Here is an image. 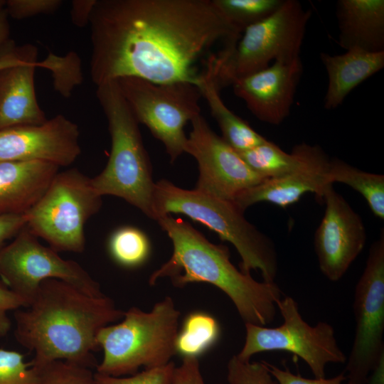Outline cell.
<instances>
[{
	"label": "cell",
	"instance_id": "f1b7e54d",
	"mask_svg": "<svg viewBox=\"0 0 384 384\" xmlns=\"http://www.w3.org/2000/svg\"><path fill=\"white\" fill-rule=\"evenodd\" d=\"M38 372L37 384H99L91 368L63 361L33 367Z\"/></svg>",
	"mask_w": 384,
	"mask_h": 384
},
{
	"label": "cell",
	"instance_id": "8992f818",
	"mask_svg": "<svg viewBox=\"0 0 384 384\" xmlns=\"http://www.w3.org/2000/svg\"><path fill=\"white\" fill-rule=\"evenodd\" d=\"M180 315L169 296L149 311L136 306L124 311L121 322L103 327L97 334L103 358L96 373L114 377L132 375L141 367L150 369L171 362L176 354Z\"/></svg>",
	"mask_w": 384,
	"mask_h": 384
},
{
	"label": "cell",
	"instance_id": "30bf717a",
	"mask_svg": "<svg viewBox=\"0 0 384 384\" xmlns=\"http://www.w3.org/2000/svg\"><path fill=\"white\" fill-rule=\"evenodd\" d=\"M283 319L277 327L245 324V339L235 355L241 361H250L252 356L283 351L299 356L309 367L315 378H326L329 363H345L346 356L341 349L333 326L326 321L311 326L302 318L297 302L286 296L277 303Z\"/></svg>",
	"mask_w": 384,
	"mask_h": 384
},
{
	"label": "cell",
	"instance_id": "52a82bcc",
	"mask_svg": "<svg viewBox=\"0 0 384 384\" xmlns=\"http://www.w3.org/2000/svg\"><path fill=\"white\" fill-rule=\"evenodd\" d=\"M311 10L297 0L282 4L264 20L247 27L233 48H223L208 61L212 78L220 89L269 66L274 60L299 56Z\"/></svg>",
	"mask_w": 384,
	"mask_h": 384
},
{
	"label": "cell",
	"instance_id": "4dcf8cb0",
	"mask_svg": "<svg viewBox=\"0 0 384 384\" xmlns=\"http://www.w3.org/2000/svg\"><path fill=\"white\" fill-rule=\"evenodd\" d=\"M229 384H278L269 372L264 361L245 362L234 355L227 364Z\"/></svg>",
	"mask_w": 384,
	"mask_h": 384
},
{
	"label": "cell",
	"instance_id": "2e32d148",
	"mask_svg": "<svg viewBox=\"0 0 384 384\" xmlns=\"http://www.w3.org/2000/svg\"><path fill=\"white\" fill-rule=\"evenodd\" d=\"M302 73L300 57L276 60L262 70L234 81L233 92L258 119L279 125L289 115Z\"/></svg>",
	"mask_w": 384,
	"mask_h": 384
},
{
	"label": "cell",
	"instance_id": "7402d4cb",
	"mask_svg": "<svg viewBox=\"0 0 384 384\" xmlns=\"http://www.w3.org/2000/svg\"><path fill=\"white\" fill-rule=\"evenodd\" d=\"M198 87L220 129L221 137L233 149L238 152H242L267 140L225 105L220 97V89L206 67L202 70Z\"/></svg>",
	"mask_w": 384,
	"mask_h": 384
},
{
	"label": "cell",
	"instance_id": "d590c367",
	"mask_svg": "<svg viewBox=\"0 0 384 384\" xmlns=\"http://www.w3.org/2000/svg\"><path fill=\"white\" fill-rule=\"evenodd\" d=\"M172 384H206L201 372L198 358H183L181 365L175 367Z\"/></svg>",
	"mask_w": 384,
	"mask_h": 384
},
{
	"label": "cell",
	"instance_id": "f546056e",
	"mask_svg": "<svg viewBox=\"0 0 384 384\" xmlns=\"http://www.w3.org/2000/svg\"><path fill=\"white\" fill-rule=\"evenodd\" d=\"M37 370L15 351L0 348V384H37Z\"/></svg>",
	"mask_w": 384,
	"mask_h": 384
},
{
	"label": "cell",
	"instance_id": "7a4b0ae2",
	"mask_svg": "<svg viewBox=\"0 0 384 384\" xmlns=\"http://www.w3.org/2000/svg\"><path fill=\"white\" fill-rule=\"evenodd\" d=\"M124 311L103 295L90 296L57 279L42 282L29 305L14 316L18 343L34 353L32 367L63 361L96 368L99 331L122 319Z\"/></svg>",
	"mask_w": 384,
	"mask_h": 384
},
{
	"label": "cell",
	"instance_id": "e575fe53",
	"mask_svg": "<svg viewBox=\"0 0 384 384\" xmlns=\"http://www.w3.org/2000/svg\"><path fill=\"white\" fill-rule=\"evenodd\" d=\"M26 306V302L0 279V337L7 335L11 328L8 312Z\"/></svg>",
	"mask_w": 384,
	"mask_h": 384
},
{
	"label": "cell",
	"instance_id": "74e56055",
	"mask_svg": "<svg viewBox=\"0 0 384 384\" xmlns=\"http://www.w3.org/2000/svg\"><path fill=\"white\" fill-rule=\"evenodd\" d=\"M26 225L25 214L0 215V249L15 237Z\"/></svg>",
	"mask_w": 384,
	"mask_h": 384
},
{
	"label": "cell",
	"instance_id": "4316f807",
	"mask_svg": "<svg viewBox=\"0 0 384 384\" xmlns=\"http://www.w3.org/2000/svg\"><path fill=\"white\" fill-rule=\"evenodd\" d=\"M225 21L240 35L273 14L284 0H213Z\"/></svg>",
	"mask_w": 384,
	"mask_h": 384
},
{
	"label": "cell",
	"instance_id": "44dd1931",
	"mask_svg": "<svg viewBox=\"0 0 384 384\" xmlns=\"http://www.w3.org/2000/svg\"><path fill=\"white\" fill-rule=\"evenodd\" d=\"M320 59L328 75L324 107L334 110L356 87L384 67V50L368 52L352 48L340 55L321 53Z\"/></svg>",
	"mask_w": 384,
	"mask_h": 384
},
{
	"label": "cell",
	"instance_id": "d6a6232c",
	"mask_svg": "<svg viewBox=\"0 0 384 384\" xmlns=\"http://www.w3.org/2000/svg\"><path fill=\"white\" fill-rule=\"evenodd\" d=\"M63 2L61 0H7L4 9L9 17L22 20L53 14L60 8Z\"/></svg>",
	"mask_w": 384,
	"mask_h": 384
},
{
	"label": "cell",
	"instance_id": "9a60e30c",
	"mask_svg": "<svg viewBox=\"0 0 384 384\" xmlns=\"http://www.w3.org/2000/svg\"><path fill=\"white\" fill-rule=\"evenodd\" d=\"M81 153L78 126L62 114L41 124L0 130V161L73 164Z\"/></svg>",
	"mask_w": 384,
	"mask_h": 384
},
{
	"label": "cell",
	"instance_id": "e0dca14e",
	"mask_svg": "<svg viewBox=\"0 0 384 384\" xmlns=\"http://www.w3.org/2000/svg\"><path fill=\"white\" fill-rule=\"evenodd\" d=\"M301 162L294 171L267 178L238 194L232 201L242 211L250 206L267 202L282 208L297 203L306 193H314L321 199L327 183L326 176L330 158L318 145L298 144Z\"/></svg>",
	"mask_w": 384,
	"mask_h": 384
},
{
	"label": "cell",
	"instance_id": "4fadbf2b",
	"mask_svg": "<svg viewBox=\"0 0 384 384\" xmlns=\"http://www.w3.org/2000/svg\"><path fill=\"white\" fill-rule=\"evenodd\" d=\"M191 123L185 153L198 163L196 190L232 201L241 192L267 179L254 171L237 151L215 134L201 114Z\"/></svg>",
	"mask_w": 384,
	"mask_h": 384
},
{
	"label": "cell",
	"instance_id": "d4e9b609",
	"mask_svg": "<svg viewBox=\"0 0 384 384\" xmlns=\"http://www.w3.org/2000/svg\"><path fill=\"white\" fill-rule=\"evenodd\" d=\"M238 154L254 171L265 178L288 174L296 169L301 162L298 144L289 154L269 140Z\"/></svg>",
	"mask_w": 384,
	"mask_h": 384
},
{
	"label": "cell",
	"instance_id": "f35d334b",
	"mask_svg": "<svg viewBox=\"0 0 384 384\" xmlns=\"http://www.w3.org/2000/svg\"><path fill=\"white\" fill-rule=\"evenodd\" d=\"M96 0H73L71 2L70 18L77 27L82 28L89 24L90 18Z\"/></svg>",
	"mask_w": 384,
	"mask_h": 384
},
{
	"label": "cell",
	"instance_id": "8fae6325",
	"mask_svg": "<svg viewBox=\"0 0 384 384\" xmlns=\"http://www.w3.org/2000/svg\"><path fill=\"white\" fill-rule=\"evenodd\" d=\"M355 336L344 374L348 384H367L383 364L384 230L369 249L354 292Z\"/></svg>",
	"mask_w": 384,
	"mask_h": 384
},
{
	"label": "cell",
	"instance_id": "3957f363",
	"mask_svg": "<svg viewBox=\"0 0 384 384\" xmlns=\"http://www.w3.org/2000/svg\"><path fill=\"white\" fill-rule=\"evenodd\" d=\"M156 221L171 239L173 252L151 273L149 285L163 278L178 288L208 283L230 298L245 324L265 326L274 320L282 294L275 282H258L242 272L231 262L226 245L212 243L188 222L169 214Z\"/></svg>",
	"mask_w": 384,
	"mask_h": 384
},
{
	"label": "cell",
	"instance_id": "d6986e66",
	"mask_svg": "<svg viewBox=\"0 0 384 384\" xmlns=\"http://www.w3.org/2000/svg\"><path fill=\"white\" fill-rule=\"evenodd\" d=\"M38 62L26 61L0 70V130L47 121L35 91Z\"/></svg>",
	"mask_w": 384,
	"mask_h": 384
},
{
	"label": "cell",
	"instance_id": "cb8c5ba5",
	"mask_svg": "<svg viewBox=\"0 0 384 384\" xmlns=\"http://www.w3.org/2000/svg\"><path fill=\"white\" fill-rule=\"evenodd\" d=\"M220 331L218 322L209 314L203 311L189 314L177 334L176 353L183 358H198L215 344Z\"/></svg>",
	"mask_w": 384,
	"mask_h": 384
},
{
	"label": "cell",
	"instance_id": "ab89813d",
	"mask_svg": "<svg viewBox=\"0 0 384 384\" xmlns=\"http://www.w3.org/2000/svg\"><path fill=\"white\" fill-rule=\"evenodd\" d=\"M9 16L5 9L0 10V55L14 42L10 38Z\"/></svg>",
	"mask_w": 384,
	"mask_h": 384
},
{
	"label": "cell",
	"instance_id": "603a6c76",
	"mask_svg": "<svg viewBox=\"0 0 384 384\" xmlns=\"http://www.w3.org/2000/svg\"><path fill=\"white\" fill-rule=\"evenodd\" d=\"M327 183H344L358 192L366 200L373 215L384 219V176L368 173L345 161L330 159L326 176Z\"/></svg>",
	"mask_w": 384,
	"mask_h": 384
},
{
	"label": "cell",
	"instance_id": "8d00e7d4",
	"mask_svg": "<svg viewBox=\"0 0 384 384\" xmlns=\"http://www.w3.org/2000/svg\"><path fill=\"white\" fill-rule=\"evenodd\" d=\"M38 48L30 43L16 46L13 42L0 55V70L29 60H37Z\"/></svg>",
	"mask_w": 384,
	"mask_h": 384
},
{
	"label": "cell",
	"instance_id": "7c38bea8",
	"mask_svg": "<svg viewBox=\"0 0 384 384\" xmlns=\"http://www.w3.org/2000/svg\"><path fill=\"white\" fill-rule=\"evenodd\" d=\"M0 277L27 306L41 283L48 279L62 280L90 296L105 295L99 282L80 264L41 244L26 226L0 249Z\"/></svg>",
	"mask_w": 384,
	"mask_h": 384
},
{
	"label": "cell",
	"instance_id": "5bb4252c",
	"mask_svg": "<svg viewBox=\"0 0 384 384\" xmlns=\"http://www.w3.org/2000/svg\"><path fill=\"white\" fill-rule=\"evenodd\" d=\"M321 199L326 207L314 234V250L321 273L336 282L364 248L366 230L361 216L333 184L326 186Z\"/></svg>",
	"mask_w": 384,
	"mask_h": 384
},
{
	"label": "cell",
	"instance_id": "836d02e7",
	"mask_svg": "<svg viewBox=\"0 0 384 384\" xmlns=\"http://www.w3.org/2000/svg\"><path fill=\"white\" fill-rule=\"evenodd\" d=\"M269 372L278 384H348L344 372L331 378H306L299 374H294L288 368L281 369L277 366L264 361Z\"/></svg>",
	"mask_w": 384,
	"mask_h": 384
},
{
	"label": "cell",
	"instance_id": "5b68a950",
	"mask_svg": "<svg viewBox=\"0 0 384 384\" xmlns=\"http://www.w3.org/2000/svg\"><path fill=\"white\" fill-rule=\"evenodd\" d=\"M153 205L156 220L164 215L183 214L202 223L235 247L241 258L242 272L259 270L263 282H274L278 257L274 242L250 223L233 201L161 179L155 183Z\"/></svg>",
	"mask_w": 384,
	"mask_h": 384
},
{
	"label": "cell",
	"instance_id": "ffe728a7",
	"mask_svg": "<svg viewBox=\"0 0 384 384\" xmlns=\"http://www.w3.org/2000/svg\"><path fill=\"white\" fill-rule=\"evenodd\" d=\"M338 44L344 49L384 50V1L339 0Z\"/></svg>",
	"mask_w": 384,
	"mask_h": 384
},
{
	"label": "cell",
	"instance_id": "9c48e42d",
	"mask_svg": "<svg viewBox=\"0 0 384 384\" xmlns=\"http://www.w3.org/2000/svg\"><path fill=\"white\" fill-rule=\"evenodd\" d=\"M139 124L164 146L171 162L185 153V126L201 114L199 87L188 82L154 83L142 78L117 80Z\"/></svg>",
	"mask_w": 384,
	"mask_h": 384
},
{
	"label": "cell",
	"instance_id": "83f0119b",
	"mask_svg": "<svg viewBox=\"0 0 384 384\" xmlns=\"http://www.w3.org/2000/svg\"><path fill=\"white\" fill-rule=\"evenodd\" d=\"M38 67L50 71L53 88L63 97H69L75 87L82 82L81 59L75 52L70 51L64 56L49 53L43 61L38 62Z\"/></svg>",
	"mask_w": 384,
	"mask_h": 384
},
{
	"label": "cell",
	"instance_id": "6da1fadb",
	"mask_svg": "<svg viewBox=\"0 0 384 384\" xmlns=\"http://www.w3.org/2000/svg\"><path fill=\"white\" fill-rule=\"evenodd\" d=\"M89 25L96 86L125 77L198 86V64L241 36L213 0H96Z\"/></svg>",
	"mask_w": 384,
	"mask_h": 384
},
{
	"label": "cell",
	"instance_id": "277c9868",
	"mask_svg": "<svg viewBox=\"0 0 384 384\" xmlns=\"http://www.w3.org/2000/svg\"><path fill=\"white\" fill-rule=\"evenodd\" d=\"M96 96L107 120L111 151L105 169L91 178L92 185L102 197L122 198L156 220L153 205L156 182L139 124L117 80L97 86Z\"/></svg>",
	"mask_w": 384,
	"mask_h": 384
},
{
	"label": "cell",
	"instance_id": "484cf974",
	"mask_svg": "<svg viewBox=\"0 0 384 384\" xmlns=\"http://www.w3.org/2000/svg\"><path fill=\"white\" fill-rule=\"evenodd\" d=\"M107 247L113 260L124 267L134 268L149 258L151 244L147 235L133 226H122L114 230Z\"/></svg>",
	"mask_w": 384,
	"mask_h": 384
},
{
	"label": "cell",
	"instance_id": "ba28073f",
	"mask_svg": "<svg viewBox=\"0 0 384 384\" xmlns=\"http://www.w3.org/2000/svg\"><path fill=\"white\" fill-rule=\"evenodd\" d=\"M102 196L91 178L76 168L58 172L39 201L25 214L26 228L57 252H82L86 222L100 209Z\"/></svg>",
	"mask_w": 384,
	"mask_h": 384
},
{
	"label": "cell",
	"instance_id": "1f68e13d",
	"mask_svg": "<svg viewBox=\"0 0 384 384\" xmlns=\"http://www.w3.org/2000/svg\"><path fill=\"white\" fill-rule=\"evenodd\" d=\"M176 365L173 361L161 367L144 369L127 377H114L95 373L99 384H172Z\"/></svg>",
	"mask_w": 384,
	"mask_h": 384
},
{
	"label": "cell",
	"instance_id": "60d3db41",
	"mask_svg": "<svg viewBox=\"0 0 384 384\" xmlns=\"http://www.w3.org/2000/svg\"><path fill=\"white\" fill-rule=\"evenodd\" d=\"M6 1L0 0V10L4 9L5 7Z\"/></svg>",
	"mask_w": 384,
	"mask_h": 384
},
{
	"label": "cell",
	"instance_id": "ac0fdd59",
	"mask_svg": "<svg viewBox=\"0 0 384 384\" xmlns=\"http://www.w3.org/2000/svg\"><path fill=\"white\" fill-rule=\"evenodd\" d=\"M58 169L43 161H0V215L26 214L46 191Z\"/></svg>",
	"mask_w": 384,
	"mask_h": 384
}]
</instances>
